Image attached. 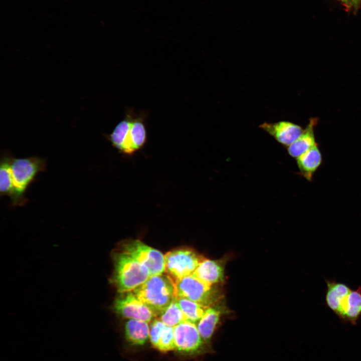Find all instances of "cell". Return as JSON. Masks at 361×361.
Wrapping results in <instances>:
<instances>
[{
  "label": "cell",
  "instance_id": "obj_1",
  "mask_svg": "<svg viewBox=\"0 0 361 361\" xmlns=\"http://www.w3.org/2000/svg\"><path fill=\"white\" fill-rule=\"evenodd\" d=\"M147 112L136 113L126 109L125 116L115 127L107 138L120 153L130 155L142 148L147 141L145 120Z\"/></svg>",
  "mask_w": 361,
  "mask_h": 361
},
{
  "label": "cell",
  "instance_id": "obj_2",
  "mask_svg": "<svg viewBox=\"0 0 361 361\" xmlns=\"http://www.w3.org/2000/svg\"><path fill=\"white\" fill-rule=\"evenodd\" d=\"M133 291L155 316H159L175 297L174 282L167 274L151 276Z\"/></svg>",
  "mask_w": 361,
  "mask_h": 361
},
{
  "label": "cell",
  "instance_id": "obj_3",
  "mask_svg": "<svg viewBox=\"0 0 361 361\" xmlns=\"http://www.w3.org/2000/svg\"><path fill=\"white\" fill-rule=\"evenodd\" d=\"M46 166V161L39 157H13L10 166L13 185L10 199L12 206H21L26 204V190L38 174L45 170Z\"/></svg>",
  "mask_w": 361,
  "mask_h": 361
},
{
  "label": "cell",
  "instance_id": "obj_4",
  "mask_svg": "<svg viewBox=\"0 0 361 361\" xmlns=\"http://www.w3.org/2000/svg\"><path fill=\"white\" fill-rule=\"evenodd\" d=\"M113 258L112 281L119 293L133 291L151 276L144 265L122 251L115 253Z\"/></svg>",
  "mask_w": 361,
  "mask_h": 361
},
{
  "label": "cell",
  "instance_id": "obj_5",
  "mask_svg": "<svg viewBox=\"0 0 361 361\" xmlns=\"http://www.w3.org/2000/svg\"><path fill=\"white\" fill-rule=\"evenodd\" d=\"M173 281L175 297L186 298L207 307L221 300L222 293L219 288L203 282L192 274Z\"/></svg>",
  "mask_w": 361,
  "mask_h": 361
},
{
  "label": "cell",
  "instance_id": "obj_6",
  "mask_svg": "<svg viewBox=\"0 0 361 361\" xmlns=\"http://www.w3.org/2000/svg\"><path fill=\"white\" fill-rule=\"evenodd\" d=\"M164 272L173 280L192 274L205 258L189 248H179L164 255Z\"/></svg>",
  "mask_w": 361,
  "mask_h": 361
},
{
  "label": "cell",
  "instance_id": "obj_7",
  "mask_svg": "<svg viewBox=\"0 0 361 361\" xmlns=\"http://www.w3.org/2000/svg\"><path fill=\"white\" fill-rule=\"evenodd\" d=\"M121 251L126 253L144 265L151 276L164 272V256L139 240H128L122 244Z\"/></svg>",
  "mask_w": 361,
  "mask_h": 361
},
{
  "label": "cell",
  "instance_id": "obj_8",
  "mask_svg": "<svg viewBox=\"0 0 361 361\" xmlns=\"http://www.w3.org/2000/svg\"><path fill=\"white\" fill-rule=\"evenodd\" d=\"M113 307L117 314L128 319H137L149 322L156 317L133 291L120 293L114 302Z\"/></svg>",
  "mask_w": 361,
  "mask_h": 361
},
{
  "label": "cell",
  "instance_id": "obj_9",
  "mask_svg": "<svg viewBox=\"0 0 361 361\" xmlns=\"http://www.w3.org/2000/svg\"><path fill=\"white\" fill-rule=\"evenodd\" d=\"M175 349L184 353H196L209 344L201 336L196 323L184 321L174 327Z\"/></svg>",
  "mask_w": 361,
  "mask_h": 361
},
{
  "label": "cell",
  "instance_id": "obj_10",
  "mask_svg": "<svg viewBox=\"0 0 361 361\" xmlns=\"http://www.w3.org/2000/svg\"><path fill=\"white\" fill-rule=\"evenodd\" d=\"M259 127L278 142L287 147L292 144L303 130L299 125L287 121L264 122Z\"/></svg>",
  "mask_w": 361,
  "mask_h": 361
},
{
  "label": "cell",
  "instance_id": "obj_11",
  "mask_svg": "<svg viewBox=\"0 0 361 361\" xmlns=\"http://www.w3.org/2000/svg\"><path fill=\"white\" fill-rule=\"evenodd\" d=\"M225 259L210 260L205 259L192 274L203 282L214 285L225 280Z\"/></svg>",
  "mask_w": 361,
  "mask_h": 361
},
{
  "label": "cell",
  "instance_id": "obj_12",
  "mask_svg": "<svg viewBox=\"0 0 361 361\" xmlns=\"http://www.w3.org/2000/svg\"><path fill=\"white\" fill-rule=\"evenodd\" d=\"M226 312V309L222 303H218L208 307L202 317L198 322L197 326L204 340L209 344L212 336L219 325L222 316Z\"/></svg>",
  "mask_w": 361,
  "mask_h": 361
},
{
  "label": "cell",
  "instance_id": "obj_13",
  "mask_svg": "<svg viewBox=\"0 0 361 361\" xmlns=\"http://www.w3.org/2000/svg\"><path fill=\"white\" fill-rule=\"evenodd\" d=\"M361 315V287L351 290L342 302L337 315L341 319L355 324Z\"/></svg>",
  "mask_w": 361,
  "mask_h": 361
},
{
  "label": "cell",
  "instance_id": "obj_14",
  "mask_svg": "<svg viewBox=\"0 0 361 361\" xmlns=\"http://www.w3.org/2000/svg\"><path fill=\"white\" fill-rule=\"evenodd\" d=\"M322 161V155L317 144L296 158L300 174L308 181L312 180L313 174Z\"/></svg>",
  "mask_w": 361,
  "mask_h": 361
},
{
  "label": "cell",
  "instance_id": "obj_15",
  "mask_svg": "<svg viewBox=\"0 0 361 361\" xmlns=\"http://www.w3.org/2000/svg\"><path fill=\"white\" fill-rule=\"evenodd\" d=\"M316 119L311 118L303 130L301 135L290 145L287 147L288 154L294 158H297L302 154L317 144L314 133V127Z\"/></svg>",
  "mask_w": 361,
  "mask_h": 361
},
{
  "label": "cell",
  "instance_id": "obj_16",
  "mask_svg": "<svg viewBox=\"0 0 361 361\" xmlns=\"http://www.w3.org/2000/svg\"><path fill=\"white\" fill-rule=\"evenodd\" d=\"M148 322L137 319H128L124 325L126 340L133 345H144L149 338Z\"/></svg>",
  "mask_w": 361,
  "mask_h": 361
},
{
  "label": "cell",
  "instance_id": "obj_17",
  "mask_svg": "<svg viewBox=\"0 0 361 361\" xmlns=\"http://www.w3.org/2000/svg\"><path fill=\"white\" fill-rule=\"evenodd\" d=\"M326 303L329 309L337 315L342 301L351 290L347 285L342 283L328 280H326Z\"/></svg>",
  "mask_w": 361,
  "mask_h": 361
},
{
  "label": "cell",
  "instance_id": "obj_18",
  "mask_svg": "<svg viewBox=\"0 0 361 361\" xmlns=\"http://www.w3.org/2000/svg\"><path fill=\"white\" fill-rule=\"evenodd\" d=\"M13 156L9 152H4L0 163V192L1 196L10 198L13 193V185L10 166Z\"/></svg>",
  "mask_w": 361,
  "mask_h": 361
},
{
  "label": "cell",
  "instance_id": "obj_19",
  "mask_svg": "<svg viewBox=\"0 0 361 361\" xmlns=\"http://www.w3.org/2000/svg\"><path fill=\"white\" fill-rule=\"evenodd\" d=\"M175 299L188 320L195 323L200 320L208 308L186 298L175 297Z\"/></svg>",
  "mask_w": 361,
  "mask_h": 361
},
{
  "label": "cell",
  "instance_id": "obj_20",
  "mask_svg": "<svg viewBox=\"0 0 361 361\" xmlns=\"http://www.w3.org/2000/svg\"><path fill=\"white\" fill-rule=\"evenodd\" d=\"M159 319L166 325L172 327H174L184 321H189L179 307L175 297L159 315Z\"/></svg>",
  "mask_w": 361,
  "mask_h": 361
},
{
  "label": "cell",
  "instance_id": "obj_21",
  "mask_svg": "<svg viewBox=\"0 0 361 361\" xmlns=\"http://www.w3.org/2000/svg\"><path fill=\"white\" fill-rule=\"evenodd\" d=\"M162 352H167L175 349L174 327L166 326L155 347Z\"/></svg>",
  "mask_w": 361,
  "mask_h": 361
},
{
  "label": "cell",
  "instance_id": "obj_22",
  "mask_svg": "<svg viewBox=\"0 0 361 361\" xmlns=\"http://www.w3.org/2000/svg\"><path fill=\"white\" fill-rule=\"evenodd\" d=\"M166 326V325L159 319H154L152 320L150 325L149 339L155 348Z\"/></svg>",
  "mask_w": 361,
  "mask_h": 361
},
{
  "label": "cell",
  "instance_id": "obj_23",
  "mask_svg": "<svg viewBox=\"0 0 361 361\" xmlns=\"http://www.w3.org/2000/svg\"><path fill=\"white\" fill-rule=\"evenodd\" d=\"M361 0H349V10L353 9L354 11L358 9Z\"/></svg>",
  "mask_w": 361,
  "mask_h": 361
},
{
  "label": "cell",
  "instance_id": "obj_24",
  "mask_svg": "<svg viewBox=\"0 0 361 361\" xmlns=\"http://www.w3.org/2000/svg\"><path fill=\"white\" fill-rule=\"evenodd\" d=\"M343 5V6L349 10V0H338Z\"/></svg>",
  "mask_w": 361,
  "mask_h": 361
}]
</instances>
